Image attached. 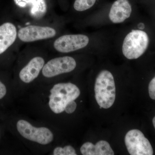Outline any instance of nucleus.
Listing matches in <instances>:
<instances>
[{"label":"nucleus","mask_w":155,"mask_h":155,"mask_svg":"<svg viewBox=\"0 0 155 155\" xmlns=\"http://www.w3.org/2000/svg\"><path fill=\"white\" fill-rule=\"evenodd\" d=\"M77 67V62L71 56L56 57L45 64L41 73L45 77L51 78L72 72Z\"/></svg>","instance_id":"8"},{"label":"nucleus","mask_w":155,"mask_h":155,"mask_svg":"<svg viewBox=\"0 0 155 155\" xmlns=\"http://www.w3.org/2000/svg\"><path fill=\"white\" fill-rule=\"evenodd\" d=\"M81 153L83 155H114V152L107 142L100 140L96 143L91 142L84 143L80 148Z\"/></svg>","instance_id":"13"},{"label":"nucleus","mask_w":155,"mask_h":155,"mask_svg":"<svg viewBox=\"0 0 155 155\" xmlns=\"http://www.w3.org/2000/svg\"><path fill=\"white\" fill-rule=\"evenodd\" d=\"M18 30L11 22H5L0 25V55L4 54L18 38Z\"/></svg>","instance_id":"12"},{"label":"nucleus","mask_w":155,"mask_h":155,"mask_svg":"<svg viewBox=\"0 0 155 155\" xmlns=\"http://www.w3.org/2000/svg\"><path fill=\"white\" fill-rule=\"evenodd\" d=\"M132 11L128 0H116L111 6L108 17L114 24H120L130 18Z\"/></svg>","instance_id":"11"},{"label":"nucleus","mask_w":155,"mask_h":155,"mask_svg":"<svg viewBox=\"0 0 155 155\" xmlns=\"http://www.w3.org/2000/svg\"><path fill=\"white\" fill-rule=\"evenodd\" d=\"M80 94V90L74 84H57L50 90L48 103L50 109L54 114H61L65 111L67 105L76 100Z\"/></svg>","instance_id":"2"},{"label":"nucleus","mask_w":155,"mask_h":155,"mask_svg":"<svg viewBox=\"0 0 155 155\" xmlns=\"http://www.w3.org/2000/svg\"><path fill=\"white\" fill-rule=\"evenodd\" d=\"M58 31L52 25H28L18 30V38L23 43L35 42L56 37Z\"/></svg>","instance_id":"5"},{"label":"nucleus","mask_w":155,"mask_h":155,"mask_svg":"<svg viewBox=\"0 0 155 155\" xmlns=\"http://www.w3.org/2000/svg\"><path fill=\"white\" fill-rule=\"evenodd\" d=\"M45 63L41 56H34L20 70L19 79L25 83L32 82L38 77Z\"/></svg>","instance_id":"10"},{"label":"nucleus","mask_w":155,"mask_h":155,"mask_svg":"<svg viewBox=\"0 0 155 155\" xmlns=\"http://www.w3.org/2000/svg\"><path fill=\"white\" fill-rule=\"evenodd\" d=\"M95 96L101 108L109 109L116 99V86L112 73L107 70H102L98 74L94 85Z\"/></svg>","instance_id":"3"},{"label":"nucleus","mask_w":155,"mask_h":155,"mask_svg":"<svg viewBox=\"0 0 155 155\" xmlns=\"http://www.w3.org/2000/svg\"><path fill=\"white\" fill-rule=\"evenodd\" d=\"M97 0H75L73 8L75 11L81 12L87 11L94 5Z\"/></svg>","instance_id":"14"},{"label":"nucleus","mask_w":155,"mask_h":155,"mask_svg":"<svg viewBox=\"0 0 155 155\" xmlns=\"http://www.w3.org/2000/svg\"><path fill=\"white\" fill-rule=\"evenodd\" d=\"M151 37L146 28H134L125 35L122 45V54L128 60H136L141 57L149 50Z\"/></svg>","instance_id":"1"},{"label":"nucleus","mask_w":155,"mask_h":155,"mask_svg":"<svg viewBox=\"0 0 155 155\" xmlns=\"http://www.w3.org/2000/svg\"><path fill=\"white\" fill-rule=\"evenodd\" d=\"M153 124L155 129V116L153 119Z\"/></svg>","instance_id":"19"},{"label":"nucleus","mask_w":155,"mask_h":155,"mask_svg":"<svg viewBox=\"0 0 155 155\" xmlns=\"http://www.w3.org/2000/svg\"><path fill=\"white\" fill-rule=\"evenodd\" d=\"M77 104L75 101H72L69 103L65 108V111L68 114H71L75 110Z\"/></svg>","instance_id":"17"},{"label":"nucleus","mask_w":155,"mask_h":155,"mask_svg":"<svg viewBox=\"0 0 155 155\" xmlns=\"http://www.w3.org/2000/svg\"><path fill=\"white\" fill-rule=\"evenodd\" d=\"M90 37L83 34H65L54 41L53 49L58 53L69 54L85 49L91 44Z\"/></svg>","instance_id":"4"},{"label":"nucleus","mask_w":155,"mask_h":155,"mask_svg":"<svg viewBox=\"0 0 155 155\" xmlns=\"http://www.w3.org/2000/svg\"><path fill=\"white\" fill-rule=\"evenodd\" d=\"M54 155H76V151L74 148L70 145H67L64 147H57L53 151Z\"/></svg>","instance_id":"15"},{"label":"nucleus","mask_w":155,"mask_h":155,"mask_svg":"<svg viewBox=\"0 0 155 155\" xmlns=\"http://www.w3.org/2000/svg\"><path fill=\"white\" fill-rule=\"evenodd\" d=\"M17 128L19 134L24 138L39 144H49L54 140V134L49 128L34 127L29 122L23 119L17 122Z\"/></svg>","instance_id":"6"},{"label":"nucleus","mask_w":155,"mask_h":155,"mask_svg":"<svg viewBox=\"0 0 155 155\" xmlns=\"http://www.w3.org/2000/svg\"><path fill=\"white\" fill-rule=\"evenodd\" d=\"M7 89L5 84L0 81V100L4 98L7 94Z\"/></svg>","instance_id":"18"},{"label":"nucleus","mask_w":155,"mask_h":155,"mask_svg":"<svg viewBox=\"0 0 155 155\" xmlns=\"http://www.w3.org/2000/svg\"><path fill=\"white\" fill-rule=\"evenodd\" d=\"M125 145L131 155H153V150L150 141L138 129L129 130L125 135Z\"/></svg>","instance_id":"9"},{"label":"nucleus","mask_w":155,"mask_h":155,"mask_svg":"<svg viewBox=\"0 0 155 155\" xmlns=\"http://www.w3.org/2000/svg\"></svg>","instance_id":"20"},{"label":"nucleus","mask_w":155,"mask_h":155,"mask_svg":"<svg viewBox=\"0 0 155 155\" xmlns=\"http://www.w3.org/2000/svg\"><path fill=\"white\" fill-rule=\"evenodd\" d=\"M148 91L150 97L152 100H155V76L150 81Z\"/></svg>","instance_id":"16"},{"label":"nucleus","mask_w":155,"mask_h":155,"mask_svg":"<svg viewBox=\"0 0 155 155\" xmlns=\"http://www.w3.org/2000/svg\"><path fill=\"white\" fill-rule=\"evenodd\" d=\"M15 5L23 10V16L34 22H42L49 16L46 0H14Z\"/></svg>","instance_id":"7"}]
</instances>
